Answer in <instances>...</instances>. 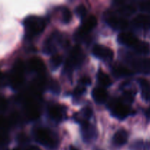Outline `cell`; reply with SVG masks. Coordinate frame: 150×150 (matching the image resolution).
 <instances>
[{
  "mask_svg": "<svg viewBox=\"0 0 150 150\" xmlns=\"http://www.w3.org/2000/svg\"><path fill=\"white\" fill-rule=\"evenodd\" d=\"M72 20V13L67 7L62 8V21L64 23H68Z\"/></svg>",
  "mask_w": 150,
  "mask_h": 150,
  "instance_id": "484cf974",
  "label": "cell"
},
{
  "mask_svg": "<svg viewBox=\"0 0 150 150\" xmlns=\"http://www.w3.org/2000/svg\"><path fill=\"white\" fill-rule=\"evenodd\" d=\"M28 67L29 70L35 73L42 74L45 70V66L42 59L38 57H32L28 61Z\"/></svg>",
  "mask_w": 150,
  "mask_h": 150,
  "instance_id": "5bb4252c",
  "label": "cell"
},
{
  "mask_svg": "<svg viewBox=\"0 0 150 150\" xmlns=\"http://www.w3.org/2000/svg\"><path fill=\"white\" fill-rule=\"evenodd\" d=\"M59 35L53 33L51 36L45 40L43 45V52L45 54H51L57 49V43H58Z\"/></svg>",
  "mask_w": 150,
  "mask_h": 150,
  "instance_id": "4fadbf2b",
  "label": "cell"
},
{
  "mask_svg": "<svg viewBox=\"0 0 150 150\" xmlns=\"http://www.w3.org/2000/svg\"><path fill=\"white\" fill-rule=\"evenodd\" d=\"M112 73L117 78L127 77V76H130L133 74V73L130 69L122 65L114 66L112 69Z\"/></svg>",
  "mask_w": 150,
  "mask_h": 150,
  "instance_id": "ffe728a7",
  "label": "cell"
},
{
  "mask_svg": "<svg viewBox=\"0 0 150 150\" xmlns=\"http://www.w3.org/2000/svg\"><path fill=\"white\" fill-rule=\"evenodd\" d=\"M117 41L121 45L134 48L140 40L131 32H122L119 34Z\"/></svg>",
  "mask_w": 150,
  "mask_h": 150,
  "instance_id": "ba28073f",
  "label": "cell"
},
{
  "mask_svg": "<svg viewBox=\"0 0 150 150\" xmlns=\"http://www.w3.org/2000/svg\"><path fill=\"white\" fill-rule=\"evenodd\" d=\"M92 97L98 104H103L107 100L108 93L103 88L95 87L92 91Z\"/></svg>",
  "mask_w": 150,
  "mask_h": 150,
  "instance_id": "e0dca14e",
  "label": "cell"
},
{
  "mask_svg": "<svg viewBox=\"0 0 150 150\" xmlns=\"http://www.w3.org/2000/svg\"><path fill=\"white\" fill-rule=\"evenodd\" d=\"M138 83L140 86L142 91V96L145 100H148L150 98V86L148 81L144 78H139L137 80Z\"/></svg>",
  "mask_w": 150,
  "mask_h": 150,
  "instance_id": "d6986e66",
  "label": "cell"
},
{
  "mask_svg": "<svg viewBox=\"0 0 150 150\" xmlns=\"http://www.w3.org/2000/svg\"><path fill=\"white\" fill-rule=\"evenodd\" d=\"M70 150H79V149H78L77 148L74 147V146H71L70 147Z\"/></svg>",
  "mask_w": 150,
  "mask_h": 150,
  "instance_id": "d590c367",
  "label": "cell"
},
{
  "mask_svg": "<svg viewBox=\"0 0 150 150\" xmlns=\"http://www.w3.org/2000/svg\"><path fill=\"white\" fill-rule=\"evenodd\" d=\"M35 139L38 143L48 150H54L58 146V138L48 128H38L35 132Z\"/></svg>",
  "mask_w": 150,
  "mask_h": 150,
  "instance_id": "7a4b0ae2",
  "label": "cell"
},
{
  "mask_svg": "<svg viewBox=\"0 0 150 150\" xmlns=\"http://www.w3.org/2000/svg\"><path fill=\"white\" fill-rule=\"evenodd\" d=\"M97 24H98V20L96 17L93 15H90L83 21L78 32L85 35H89V32L97 26Z\"/></svg>",
  "mask_w": 150,
  "mask_h": 150,
  "instance_id": "30bf717a",
  "label": "cell"
},
{
  "mask_svg": "<svg viewBox=\"0 0 150 150\" xmlns=\"http://www.w3.org/2000/svg\"><path fill=\"white\" fill-rule=\"evenodd\" d=\"M49 89L55 95H59L60 92V85L55 80H52L49 83Z\"/></svg>",
  "mask_w": 150,
  "mask_h": 150,
  "instance_id": "83f0119b",
  "label": "cell"
},
{
  "mask_svg": "<svg viewBox=\"0 0 150 150\" xmlns=\"http://www.w3.org/2000/svg\"><path fill=\"white\" fill-rule=\"evenodd\" d=\"M27 150H30V149H27Z\"/></svg>",
  "mask_w": 150,
  "mask_h": 150,
  "instance_id": "74e56055",
  "label": "cell"
},
{
  "mask_svg": "<svg viewBox=\"0 0 150 150\" xmlns=\"http://www.w3.org/2000/svg\"><path fill=\"white\" fill-rule=\"evenodd\" d=\"M133 25L138 29L143 30L150 29V16L149 15L140 14L138 15L132 21Z\"/></svg>",
  "mask_w": 150,
  "mask_h": 150,
  "instance_id": "7c38bea8",
  "label": "cell"
},
{
  "mask_svg": "<svg viewBox=\"0 0 150 150\" xmlns=\"http://www.w3.org/2000/svg\"><path fill=\"white\" fill-rule=\"evenodd\" d=\"M81 132H82V137H83V140L87 141H92L95 139L97 136V131L93 126L90 125L89 122L83 123L81 125Z\"/></svg>",
  "mask_w": 150,
  "mask_h": 150,
  "instance_id": "9a60e30c",
  "label": "cell"
},
{
  "mask_svg": "<svg viewBox=\"0 0 150 150\" xmlns=\"http://www.w3.org/2000/svg\"><path fill=\"white\" fill-rule=\"evenodd\" d=\"M13 150H19V149H14Z\"/></svg>",
  "mask_w": 150,
  "mask_h": 150,
  "instance_id": "8d00e7d4",
  "label": "cell"
},
{
  "mask_svg": "<svg viewBox=\"0 0 150 150\" xmlns=\"http://www.w3.org/2000/svg\"><path fill=\"white\" fill-rule=\"evenodd\" d=\"M85 91H86V89L83 87V86L80 85V86H77V87L75 89L74 92H73V94H74L75 96L78 97V96H80V95H81L82 94L84 93Z\"/></svg>",
  "mask_w": 150,
  "mask_h": 150,
  "instance_id": "1f68e13d",
  "label": "cell"
},
{
  "mask_svg": "<svg viewBox=\"0 0 150 150\" xmlns=\"http://www.w3.org/2000/svg\"><path fill=\"white\" fill-rule=\"evenodd\" d=\"M106 22L111 28L117 30H124L128 26V22L125 18L111 15L106 19Z\"/></svg>",
  "mask_w": 150,
  "mask_h": 150,
  "instance_id": "9c48e42d",
  "label": "cell"
},
{
  "mask_svg": "<svg viewBox=\"0 0 150 150\" xmlns=\"http://www.w3.org/2000/svg\"><path fill=\"white\" fill-rule=\"evenodd\" d=\"M24 65L21 60H18L13 66L11 76L10 77V82L13 88H18L22 84L23 81Z\"/></svg>",
  "mask_w": 150,
  "mask_h": 150,
  "instance_id": "277c9868",
  "label": "cell"
},
{
  "mask_svg": "<svg viewBox=\"0 0 150 150\" xmlns=\"http://www.w3.org/2000/svg\"><path fill=\"white\" fill-rule=\"evenodd\" d=\"M48 114L51 120L56 122H60L64 117V111L63 108L59 105H54L48 107Z\"/></svg>",
  "mask_w": 150,
  "mask_h": 150,
  "instance_id": "2e32d148",
  "label": "cell"
},
{
  "mask_svg": "<svg viewBox=\"0 0 150 150\" xmlns=\"http://www.w3.org/2000/svg\"><path fill=\"white\" fill-rule=\"evenodd\" d=\"M97 79H98V82L105 87H108V86H111V83H112L108 75L104 73L102 70H98V74H97Z\"/></svg>",
  "mask_w": 150,
  "mask_h": 150,
  "instance_id": "7402d4cb",
  "label": "cell"
},
{
  "mask_svg": "<svg viewBox=\"0 0 150 150\" xmlns=\"http://www.w3.org/2000/svg\"><path fill=\"white\" fill-rule=\"evenodd\" d=\"M129 59V64L135 70L145 74L150 73V59L137 57H133Z\"/></svg>",
  "mask_w": 150,
  "mask_h": 150,
  "instance_id": "8992f818",
  "label": "cell"
},
{
  "mask_svg": "<svg viewBox=\"0 0 150 150\" xmlns=\"http://www.w3.org/2000/svg\"><path fill=\"white\" fill-rule=\"evenodd\" d=\"M130 149V150H150V141H136L131 144Z\"/></svg>",
  "mask_w": 150,
  "mask_h": 150,
  "instance_id": "603a6c76",
  "label": "cell"
},
{
  "mask_svg": "<svg viewBox=\"0 0 150 150\" xmlns=\"http://www.w3.org/2000/svg\"><path fill=\"white\" fill-rule=\"evenodd\" d=\"M92 54L97 58L103 61H111L114 58V53L111 48L105 45L96 44L92 48Z\"/></svg>",
  "mask_w": 150,
  "mask_h": 150,
  "instance_id": "52a82bcc",
  "label": "cell"
},
{
  "mask_svg": "<svg viewBox=\"0 0 150 150\" xmlns=\"http://www.w3.org/2000/svg\"><path fill=\"white\" fill-rule=\"evenodd\" d=\"M127 139H128V133L126 130L122 129L116 132L113 136L112 142L115 146H121L127 143Z\"/></svg>",
  "mask_w": 150,
  "mask_h": 150,
  "instance_id": "ac0fdd59",
  "label": "cell"
},
{
  "mask_svg": "<svg viewBox=\"0 0 150 150\" xmlns=\"http://www.w3.org/2000/svg\"><path fill=\"white\" fill-rule=\"evenodd\" d=\"M120 6V8L118 9V13L121 16H130L133 15L136 12V7L133 4H122Z\"/></svg>",
  "mask_w": 150,
  "mask_h": 150,
  "instance_id": "44dd1931",
  "label": "cell"
},
{
  "mask_svg": "<svg viewBox=\"0 0 150 150\" xmlns=\"http://www.w3.org/2000/svg\"><path fill=\"white\" fill-rule=\"evenodd\" d=\"M139 7L141 10L150 13V1H142L139 2Z\"/></svg>",
  "mask_w": 150,
  "mask_h": 150,
  "instance_id": "f1b7e54d",
  "label": "cell"
},
{
  "mask_svg": "<svg viewBox=\"0 0 150 150\" xmlns=\"http://www.w3.org/2000/svg\"><path fill=\"white\" fill-rule=\"evenodd\" d=\"M111 114L119 120H124L130 114V108L128 105L120 101H114L110 104Z\"/></svg>",
  "mask_w": 150,
  "mask_h": 150,
  "instance_id": "5b68a950",
  "label": "cell"
},
{
  "mask_svg": "<svg viewBox=\"0 0 150 150\" xmlns=\"http://www.w3.org/2000/svg\"><path fill=\"white\" fill-rule=\"evenodd\" d=\"M145 114H146V116L147 117V118L150 119V106L146 109V111H145Z\"/></svg>",
  "mask_w": 150,
  "mask_h": 150,
  "instance_id": "836d02e7",
  "label": "cell"
},
{
  "mask_svg": "<svg viewBox=\"0 0 150 150\" xmlns=\"http://www.w3.org/2000/svg\"><path fill=\"white\" fill-rule=\"evenodd\" d=\"M79 83L81 86H89V85L91 84L92 83V81H91V79L88 76H84V77L81 78L80 80H79Z\"/></svg>",
  "mask_w": 150,
  "mask_h": 150,
  "instance_id": "4dcf8cb0",
  "label": "cell"
},
{
  "mask_svg": "<svg viewBox=\"0 0 150 150\" xmlns=\"http://www.w3.org/2000/svg\"><path fill=\"white\" fill-rule=\"evenodd\" d=\"M85 55L83 50L79 45H76L72 48L69 57L66 60L64 70L66 73L70 75L75 68L79 67L83 63Z\"/></svg>",
  "mask_w": 150,
  "mask_h": 150,
  "instance_id": "3957f363",
  "label": "cell"
},
{
  "mask_svg": "<svg viewBox=\"0 0 150 150\" xmlns=\"http://www.w3.org/2000/svg\"><path fill=\"white\" fill-rule=\"evenodd\" d=\"M123 96H124V99L127 102H133V98H134V94L132 91H125L124 94H123Z\"/></svg>",
  "mask_w": 150,
  "mask_h": 150,
  "instance_id": "f546056e",
  "label": "cell"
},
{
  "mask_svg": "<svg viewBox=\"0 0 150 150\" xmlns=\"http://www.w3.org/2000/svg\"><path fill=\"white\" fill-rule=\"evenodd\" d=\"M133 49L139 54H147L149 51V45L148 42L140 40Z\"/></svg>",
  "mask_w": 150,
  "mask_h": 150,
  "instance_id": "d4e9b609",
  "label": "cell"
},
{
  "mask_svg": "<svg viewBox=\"0 0 150 150\" xmlns=\"http://www.w3.org/2000/svg\"><path fill=\"white\" fill-rule=\"evenodd\" d=\"M0 105H1V111H3V110L6 108V106H7V102H6L5 99H4V98L1 99V103H0Z\"/></svg>",
  "mask_w": 150,
  "mask_h": 150,
  "instance_id": "d6a6232c",
  "label": "cell"
},
{
  "mask_svg": "<svg viewBox=\"0 0 150 150\" xmlns=\"http://www.w3.org/2000/svg\"><path fill=\"white\" fill-rule=\"evenodd\" d=\"M24 35L26 39H32L43 32L46 23L42 18L37 16H29L23 20Z\"/></svg>",
  "mask_w": 150,
  "mask_h": 150,
  "instance_id": "6da1fadb",
  "label": "cell"
},
{
  "mask_svg": "<svg viewBox=\"0 0 150 150\" xmlns=\"http://www.w3.org/2000/svg\"><path fill=\"white\" fill-rule=\"evenodd\" d=\"M62 57L59 54H55L51 57L49 60L50 67L52 70H55L61 65L62 62Z\"/></svg>",
  "mask_w": 150,
  "mask_h": 150,
  "instance_id": "cb8c5ba5",
  "label": "cell"
},
{
  "mask_svg": "<svg viewBox=\"0 0 150 150\" xmlns=\"http://www.w3.org/2000/svg\"><path fill=\"white\" fill-rule=\"evenodd\" d=\"M25 111L26 115L30 120H36L40 115L38 105L32 98L26 100L25 103Z\"/></svg>",
  "mask_w": 150,
  "mask_h": 150,
  "instance_id": "8fae6325",
  "label": "cell"
},
{
  "mask_svg": "<svg viewBox=\"0 0 150 150\" xmlns=\"http://www.w3.org/2000/svg\"><path fill=\"white\" fill-rule=\"evenodd\" d=\"M30 150H41V149L37 146H32L30 147Z\"/></svg>",
  "mask_w": 150,
  "mask_h": 150,
  "instance_id": "e575fe53",
  "label": "cell"
},
{
  "mask_svg": "<svg viewBox=\"0 0 150 150\" xmlns=\"http://www.w3.org/2000/svg\"><path fill=\"white\" fill-rule=\"evenodd\" d=\"M75 11H76V14L80 18H83L86 17L87 14V9L83 4H79V6H77V7L75 9Z\"/></svg>",
  "mask_w": 150,
  "mask_h": 150,
  "instance_id": "4316f807",
  "label": "cell"
}]
</instances>
